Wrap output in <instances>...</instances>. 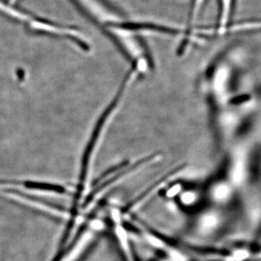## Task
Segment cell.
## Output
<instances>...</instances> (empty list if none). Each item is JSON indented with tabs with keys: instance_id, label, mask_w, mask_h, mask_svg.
<instances>
[{
	"instance_id": "1",
	"label": "cell",
	"mask_w": 261,
	"mask_h": 261,
	"mask_svg": "<svg viewBox=\"0 0 261 261\" xmlns=\"http://www.w3.org/2000/svg\"><path fill=\"white\" fill-rule=\"evenodd\" d=\"M139 74L133 69L130 70L123 82H121L119 89L117 91L112 101L108 105L106 111L99 118L95 128L92 132L87 147L84 150L82 166H81L80 185H79L78 196L80 198L87 189L92 188V174L94 172V164L98 154L102 147L105 138L107 135L113 120L123 106L127 93L130 90L132 84L135 83Z\"/></svg>"
},
{
	"instance_id": "2",
	"label": "cell",
	"mask_w": 261,
	"mask_h": 261,
	"mask_svg": "<svg viewBox=\"0 0 261 261\" xmlns=\"http://www.w3.org/2000/svg\"><path fill=\"white\" fill-rule=\"evenodd\" d=\"M111 37L116 40L132 63V69L139 75H145L152 69V62L147 54L140 35L134 27L126 22L106 27Z\"/></svg>"
},
{
	"instance_id": "3",
	"label": "cell",
	"mask_w": 261,
	"mask_h": 261,
	"mask_svg": "<svg viewBox=\"0 0 261 261\" xmlns=\"http://www.w3.org/2000/svg\"><path fill=\"white\" fill-rule=\"evenodd\" d=\"M85 13L94 21L106 27L124 21L121 15L103 0H75Z\"/></svg>"
},
{
	"instance_id": "4",
	"label": "cell",
	"mask_w": 261,
	"mask_h": 261,
	"mask_svg": "<svg viewBox=\"0 0 261 261\" xmlns=\"http://www.w3.org/2000/svg\"><path fill=\"white\" fill-rule=\"evenodd\" d=\"M30 25L34 30L69 38L73 40V42L79 44L84 50L89 51L90 49V46H89L88 40H87V38L84 37V34L76 29L61 27V25L37 21V20L31 22Z\"/></svg>"
},
{
	"instance_id": "5",
	"label": "cell",
	"mask_w": 261,
	"mask_h": 261,
	"mask_svg": "<svg viewBox=\"0 0 261 261\" xmlns=\"http://www.w3.org/2000/svg\"><path fill=\"white\" fill-rule=\"evenodd\" d=\"M185 170H186V166L184 165V166H179L177 168H175V169L170 171L169 173H167V175H165L162 178H161L159 181L154 183L152 187L147 189V191H146L145 193L142 194V195H140V197L137 199V200L130 205L129 208H128V211L134 213L136 212L137 211L140 210V209L142 208L145 204H147V202H148L149 200H150L152 198V197H153L155 194H157L160 190H163V188L167 187L166 185H169L171 182L174 181L173 179H176L178 176H181L182 173H184Z\"/></svg>"
},
{
	"instance_id": "6",
	"label": "cell",
	"mask_w": 261,
	"mask_h": 261,
	"mask_svg": "<svg viewBox=\"0 0 261 261\" xmlns=\"http://www.w3.org/2000/svg\"><path fill=\"white\" fill-rule=\"evenodd\" d=\"M135 224L136 227L138 228L139 231H140L142 238L145 239L147 243H149L151 246L154 247L157 250H161L166 254L168 256V260L170 261H186V255L178 249L175 248L174 247L168 245L164 240H161V238H158L154 235L152 231H149L147 228L145 227L140 222H137L136 220L130 219Z\"/></svg>"
},
{
	"instance_id": "7",
	"label": "cell",
	"mask_w": 261,
	"mask_h": 261,
	"mask_svg": "<svg viewBox=\"0 0 261 261\" xmlns=\"http://www.w3.org/2000/svg\"><path fill=\"white\" fill-rule=\"evenodd\" d=\"M111 217H112L115 235L124 257L125 261H136L134 252L130 247L128 233L122 221L121 213L117 209H113L111 212Z\"/></svg>"
},
{
	"instance_id": "8",
	"label": "cell",
	"mask_w": 261,
	"mask_h": 261,
	"mask_svg": "<svg viewBox=\"0 0 261 261\" xmlns=\"http://www.w3.org/2000/svg\"><path fill=\"white\" fill-rule=\"evenodd\" d=\"M257 29H261V20L233 24V25H229V27L218 28L217 31L219 34H224L226 32H245V31L257 30Z\"/></svg>"
},
{
	"instance_id": "9",
	"label": "cell",
	"mask_w": 261,
	"mask_h": 261,
	"mask_svg": "<svg viewBox=\"0 0 261 261\" xmlns=\"http://www.w3.org/2000/svg\"><path fill=\"white\" fill-rule=\"evenodd\" d=\"M0 12L3 13V14L16 19V20H20V21H25V20H28L30 18V16L27 13H23L20 10L11 7V5L3 3L1 0H0Z\"/></svg>"
},
{
	"instance_id": "10",
	"label": "cell",
	"mask_w": 261,
	"mask_h": 261,
	"mask_svg": "<svg viewBox=\"0 0 261 261\" xmlns=\"http://www.w3.org/2000/svg\"><path fill=\"white\" fill-rule=\"evenodd\" d=\"M23 184L27 188L46 190V191L55 192L60 194L65 193V192L64 187L61 186V185L35 181H25Z\"/></svg>"
},
{
	"instance_id": "11",
	"label": "cell",
	"mask_w": 261,
	"mask_h": 261,
	"mask_svg": "<svg viewBox=\"0 0 261 261\" xmlns=\"http://www.w3.org/2000/svg\"><path fill=\"white\" fill-rule=\"evenodd\" d=\"M232 0H221V16H220V27H226L231 14Z\"/></svg>"
}]
</instances>
